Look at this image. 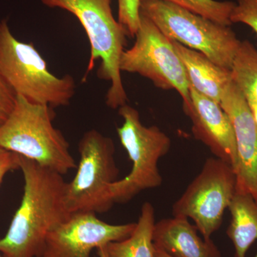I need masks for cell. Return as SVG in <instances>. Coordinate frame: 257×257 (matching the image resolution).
Returning a JSON list of instances; mask_svg holds the SVG:
<instances>
[{
	"mask_svg": "<svg viewBox=\"0 0 257 257\" xmlns=\"http://www.w3.org/2000/svg\"><path fill=\"white\" fill-rule=\"evenodd\" d=\"M20 169L25 179L23 197L0 239V253L4 257H37L49 233L72 215L64 203L67 182L58 172L20 155Z\"/></svg>",
	"mask_w": 257,
	"mask_h": 257,
	"instance_id": "obj_1",
	"label": "cell"
},
{
	"mask_svg": "<svg viewBox=\"0 0 257 257\" xmlns=\"http://www.w3.org/2000/svg\"><path fill=\"white\" fill-rule=\"evenodd\" d=\"M55 116L51 106L17 95L13 111L0 126V147L62 175L77 169L68 142L54 126Z\"/></svg>",
	"mask_w": 257,
	"mask_h": 257,
	"instance_id": "obj_2",
	"label": "cell"
},
{
	"mask_svg": "<svg viewBox=\"0 0 257 257\" xmlns=\"http://www.w3.org/2000/svg\"><path fill=\"white\" fill-rule=\"evenodd\" d=\"M41 1L48 8L66 10L78 19L87 33L91 48L84 77L94 68V62L100 60L98 77L111 83L106 93V104L111 109H117L126 104L127 95L123 86L119 61L128 35L122 25L113 16L111 0Z\"/></svg>",
	"mask_w": 257,
	"mask_h": 257,
	"instance_id": "obj_3",
	"label": "cell"
},
{
	"mask_svg": "<svg viewBox=\"0 0 257 257\" xmlns=\"http://www.w3.org/2000/svg\"><path fill=\"white\" fill-rule=\"evenodd\" d=\"M0 72L16 95L53 109L68 105L75 94L73 77L50 72L35 46L13 35L7 19L0 21Z\"/></svg>",
	"mask_w": 257,
	"mask_h": 257,
	"instance_id": "obj_4",
	"label": "cell"
},
{
	"mask_svg": "<svg viewBox=\"0 0 257 257\" xmlns=\"http://www.w3.org/2000/svg\"><path fill=\"white\" fill-rule=\"evenodd\" d=\"M141 13L172 41L201 52L231 70L241 41L230 26L161 0L142 2Z\"/></svg>",
	"mask_w": 257,
	"mask_h": 257,
	"instance_id": "obj_5",
	"label": "cell"
},
{
	"mask_svg": "<svg viewBox=\"0 0 257 257\" xmlns=\"http://www.w3.org/2000/svg\"><path fill=\"white\" fill-rule=\"evenodd\" d=\"M119 114L123 124L117 128L118 136L133 165L124 178L109 185L113 204L130 202L143 191L162 185L158 162L171 147L170 138L157 126L142 124L140 113L133 106H121Z\"/></svg>",
	"mask_w": 257,
	"mask_h": 257,
	"instance_id": "obj_6",
	"label": "cell"
},
{
	"mask_svg": "<svg viewBox=\"0 0 257 257\" xmlns=\"http://www.w3.org/2000/svg\"><path fill=\"white\" fill-rule=\"evenodd\" d=\"M78 151L80 160L77 173L66 184V208L71 214L107 212L114 204L108 189L117 180L119 174L114 143L97 130H89L81 138Z\"/></svg>",
	"mask_w": 257,
	"mask_h": 257,
	"instance_id": "obj_7",
	"label": "cell"
},
{
	"mask_svg": "<svg viewBox=\"0 0 257 257\" xmlns=\"http://www.w3.org/2000/svg\"><path fill=\"white\" fill-rule=\"evenodd\" d=\"M135 37L133 46L121 54V72L140 74L165 90L175 89L182 97L183 107L190 105L187 73L172 40L142 13Z\"/></svg>",
	"mask_w": 257,
	"mask_h": 257,
	"instance_id": "obj_8",
	"label": "cell"
},
{
	"mask_svg": "<svg viewBox=\"0 0 257 257\" xmlns=\"http://www.w3.org/2000/svg\"><path fill=\"white\" fill-rule=\"evenodd\" d=\"M236 177L229 164L211 157L172 207L175 216L191 219L202 237L210 240L220 227L236 193Z\"/></svg>",
	"mask_w": 257,
	"mask_h": 257,
	"instance_id": "obj_9",
	"label": "cell"
},
{
	"mask_svg": "<svg viewBox=\"0 0 257 257\" xmlns=\"http://www.w3.org/2000/svg\"><path fill=\"white\" fill-rule=\"evenodd\" d=\"M135 226L108 224L94 213H75L49 233L37 257H90L93 250L128 237Z\"/></svg>",
	"mask_w": 257,
	"mask_h": 257,
	"instance_id": "obj_10",
	"label": "cell"
},
{
	"mask_svg": "<svg viewBox=\"0 0 257 257\" xmlns=\"http://www.w3.org/2000/svg\"><path fill=\"white\" fill-rule=\"evenodd\" d=\"M220 105L231 119L236 139V192L248 193L257 203V122L233 81L225 88Z\"/></svg>",
	"mask_w": 257,
	"mask_h": 257,
	"instance_id": "obj_11",
	"label": "cell"
},
{
	"mask_svg": "<svg viewBox=\"0 0 257 257\" xmlns=\"http://www.w3.org/2000/svg\"><path fill=\"white\" fill-rule=\"evenodd\" d=\"M191 104L183 107L190 118L194 138L202 142L216 158L237 167L236 139L231 119L220 104L189 87Z\"/></svg>",
	"mask_w": 257,
	"mask_h": 257,
	"instance_id": "obj_12",
	"label": "cell"
},
{
	"mask_svg": "<svg viewBox=\"0 0 257 257\" xmlns=\"http://www.w3.org/2000/svg\"><path fill=\"white\" fill-rule=\"evenodd\" d=\"M197 231L187 218L163 219L155 223L154 245L172 257H221L212 240L201 238Z\"/></svg>",
	"mask_w": 257,
	"mask_h": 257,
	"instance_id": "obj_13",
	"label": "cell"
},
{
	"mask_svg": "<svg viewBox=\"0 0 257 257\" xmlns=\"http://www.w3.org/2000/svg\"><path fill=\"white\" fill-rule=\"evenodd\" d=\"M172 42L184 64L189 87L220 104L225 88L232 81L231 70L214 63L201 52Z\"/></svg>",
	"mask_w": 257,
	"mask_h": 257,
	"instance_id": "obj_14",
	"label": "cell"
},
{
	"mask_svg": "<svg viewBox=\"0 0 257 257\" xmlns=\"http://www.w3.org/2000/svg\"><path fill=\"white\" fill-rule=\"evenodd\" d=\"M231 221L226 234L234 248V257H246L257 240V203L248 193L236 192L229 208Z\"/></svg>",
	"mask_w": 257,
	"mask_h": 257,
	"instance_id": "obj_15",
	"label": "cell"
},
{
	"mask_svg": "<svg viewBox=\"0 0 257 257\" xmlns=\"http://www.w3.org/2000/svg\"><path fill=\"white\" fill-rule=\"evenodd\" d=\"M155 221V208L145 202L133 232L121 241H113L104 246L108 257H155L153 242Z\"/></svg>",
	"mask_w": 257,
	"mask_h": 257,
	"instance_id": "obj_16",
	"label": "cell"
},
{
	"mask_svg": "<svg viewBox=\"0 0 257 257\" xmlns=\"http://www.w3.org/2000/svg\"><path fill=\"white\" fill-rule=\"evenodd\" d=\"M231 72L257 122V50L248 40L241 42Z\"/></svg>",
	"mask_w": 257,
	"mask_h": 257,
	"instance_id": "obj_17",
	"label": "cell"
},
{
	"mask_svg": "<svg viewBox=\"0 0 257 257\" xmlns=\"http://www.w3.org/2000/svg\"><path fill=\"white\" fill-rule=\"evenodd\" d=\"M147 0H141V2ZM172 3L190 10L193 13L220 23L231 26L230 17L234 9L235 3L216 0H161Z\"/></svg>",
	"mask_w": 257,
	"mask_h": 257,
	"instance_id": "obj_18",
	"label": "cell"
},
{
	"mask_svg": "<svg viewBox=\"0 0 257 257\" xmlns=\"http://www.w3.org/2000/svg\"><path fill=\"white\" fill-rule=\"evenodd\" d=\"M141 0H118V22L128 37H135L140 25Z\"/></svg>",
	"mask_w": 257,
	"mask_h": 257,
	"instance_id": "obj_19",
	"label": "cell"
},
{
	"mask_svg": "<svg viewBox=\"0 0 257 257\" xmlns=\"http://www.w3.org/2000/svg\"><path fill=\"white\" fill-rule=\"evenodd\" d=\"M230 20L247 25L257 36V0H236Z\"/></svg>",
	"mask_w": 257,
	"mask_h": 257,
	"instance_id": "obj_20",
	"label": "cell"
},
{
	"mask_svg": "<svg viewBox=\"0 0 257 257\" xmlns=\"http://www.w3.org/2000/svg\"><path fill=\"white\" fill-rule=\"evenodd\" d=\"M17 95L0 72V126L6 121L14 108Z\"/></svg>",
	"mask_w": 257,
	"mask_h": 257,
	"instance_id": "obj_21",
	"label": "cell"
},
{
	"mask_svg": "<svg viewBox=\"0 0 257 257\" xmlns=\"http://www.w3.org/2000/svg\"><path fill=\"white\" fill-rule=\"evenodd\" d=\"M20 169V155L0 147V185L5 175Z\"/></svg>",
	"mask_w": 257,
	"mask_h": 257,
	"instance_id": "obj_22",
	"label": "cell"
},
{
	"mask_svg": "<svg viewBox=\"0 0 257 257\" xmlns=\"http://www.w3.org/2000/svg\"><path fill=\"white\" fill-rule=\"evenodd\" d=\"M155 246V245H154ZM155 257H172L170 255L167 254L165 251H162L160 248L155 247V253H154Z\"/></svg>",
	"mask_w": 257,
	"mask_h": 257,
	"instance_id": "obj_23",
	"label": "cell"
},
{
	"mask_svg": "<svg viewBox=\"0 0 257 257\" xmlns=\"http://www.w3.org/2000/svg\"><path fill=\"white\" fill-rule=\"evenodd\" d=\"M96 251H97L98 257H108L104 246L98 248L97 249H96Z\"/></svg>",
	"mask_w": 257,
	"mask_h": 257,
	"instance_id": "obj_24",
	"label": "cell"
},
{
	"mask_svg": "<svg viewBox=\"0 0 257 257\" xmlns=\"http://www.w3.org/2000/svg\"><path fill=\"white\" fill-rule=\"evenodd\" d=\"M254 257H257V252L256 253V255H255V256Z\"/></svg>",
	"mask_w": 257,
	"mask_h": 257,
	"instance_id": "obj_25",
	"label": "cell"
},
{
	"mask_svg": "<svg viewBox=\"0 0 257 257\" xmlns=\"http://www.w3.org/2000/svg\"><path fill=\"white\" fill-rule=\"evenodd\" d=\"M0 257H4V256H2V255H0Z\"/></svg>",
	"mask_w": 257,
	"mask_h": 257,
	"instance_id": "obj_26",
	"label": "cell"
}]
</instances>
